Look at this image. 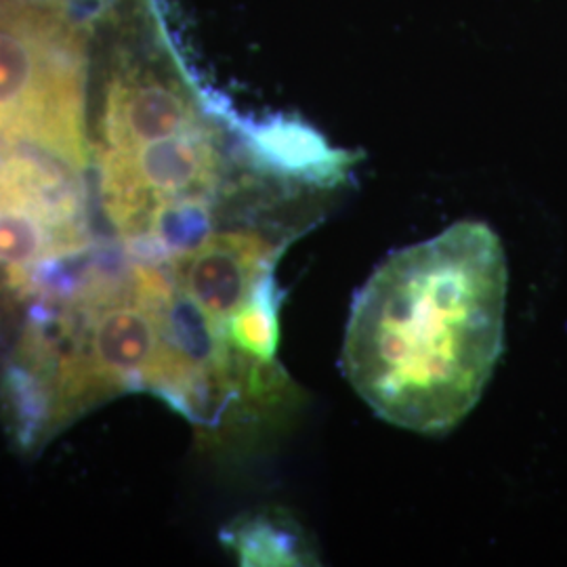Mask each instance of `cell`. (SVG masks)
<instances>
[{
    "label": "cell",
    "mask_w": 567,
    "mask_h": 567,
    "mask_svg": "<svg viewBox=\"0 0 567 567\" xmlns=\"http://www.w3.org/2000/svg\"><path fill=\"white\" fill-rule=\"evenodd\" d=\"M81 4V0H79ZM74 0H0V145H34L89 168L91 42Z\"/></svg>",
    "instance_id": "obj_2"
},
{
    "label": "cell",
    "mask_w": 567,
    "mask_h": 567,
    "mask_svg": "<svg viewBox=\"0 0 567 567\" xmlns=\"http://www.w3.org/2000/svg\"><path fill=\"white\" fill-rule=\"evenodd\" d=\"M507 257L482 221L391 252L355 295L341 368L381 421L444 435L480 404L505 349Z\"/></svg>",
    "instance_id": "obj_1"
},
{
    "label": "cell",
    "mask_w": 567,
    "mask_h": 567,
    "mask_svg": "<svg viewBox=\"0 0 567 567\" xmlns=\"http://www.w3.org/2000/svg\"><path fill=\"white\" fill-rule=\"evenodd\" d=\"M225 545L236 550L244 566H305L316 559L303 529L278 513L236 524L225 534Z\"/></svg>",
    "instance_id": "obj_3"
}]
</instances>
